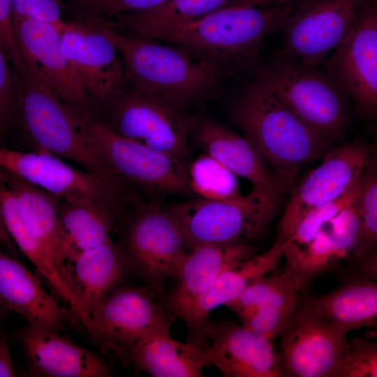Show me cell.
Segmentation results:
<instances>
[{
    "mask_svg": "<svg viewBox=\"0 0 377 377\" xmlns=\"http://www.w3.org/2000/svg\"><path fill=\"white\" fill-rule=\"evenodd\" d=\"M228 114L256 147L284 188H292L300 168L323 156L330 140L302 121L259 79L238 87Z\"/></svg>",
    "mask_w": 377,
    "mask_h": 377,
    "instance_id": "6da1fadb",
    "label": "cell"
},
{
    "mask_svg": "<svg viewBox=\"0 0 377 377\" xmlns=\"http://www.w3.org/2000/svg\"><path fill=\"white\" fill-rule=\"evenodd\" d=\"M293 6L221 8L165 27L149 39L169 42L231 73L244 71L260 57L266 39L280 30Z\"/></svg>",
    "mask_w": 377,
    "mask_h": 377,
    "instance_id": "7a4b0ae2",
    "label": "cell"
},
{
    "mask_svg": "<svg viewBox=\"0 0 377 377\" xmlns=\"http://www.w3.org/2000/svg\"><path fill=\"white\" fill-rule=\"evenodd\" d=\"M105 25L123 58L126 84L182 108L212 95L232 73L177 47L125 36Z\"/></svg>",
    "mask_w": 377,
    "mask_h": 377,
    "instance_id": "3957f363",
    "label": "cell"
},
{
    "mask_svg": "<svg viewBox=\"0 0 377 377\" xmlns=\"http://www.w3.org/2000/svg\"><path fill=\"white\" fill-rule=\"evenodd\" d=\"M244 71L267 84L302 121L329 140L346 128L348 99L320 67L278 50L267 60L259 57Z\"/></svg>",
    "mask_w": 377,
    "mask_h": 377,
    "instance_id": "277c9868",
    "label": "cell"
},
{
    "mask_svg": "<svg viewBox=\"0 0 377 377\" xmlns=\"http://www.w3.org/2000/svg\"><path fill=\"white\" fill-rule=\"evenodd\" d=\"M278 202L253 188L234 199L199 198L165 208L179 229L188 251L204 244L246 242L260 236L274 219Z\"/></svg>",
    "mask_w": 377,
    "mask_h": 377,
    "instance_id": "5b68a950",
    "label": "cell"
},
{
    "mask_svg": "<svg viewBox=\"0 0 377 377\" xmlns=\"http://www.w3.org/2000/svg\"><path fill=\"white\" fill-rule=\"evenodd\" d=\"M0 165L59 199L109 208L124 216L143 201L121 179L75 168L45 151L1 147Z\"/></svg>",
    "mask_w": 377,
    "mask_h": 377,
    "instance_id": "8992f818",
    "label": "cell"
},
{
    "mask_svg": "<svg viewBox=\"0 0 377 377\" xmlns=\"http://www.w3.org/2000/svg\"><path fill=\"white\" fill-rule=\"evenodd\" d=\"M88 141L99 157L124 183L156 198L194 195L188 166L168 154L117 135L96 114L84 112Z\"/></svg>",
    "mask_w": 377,
    "mask_h": 377,
    "instance_id": "52a82bcc",
    "label": "cell"
},
{
    "mask_svg": "<svg viewBox=\"0 0 377 377\" xmlns=\"http://www.w3.org/2000/svg\"><path fill=\"white\" fill-rule=\"evenodd\" d=\"M115 232L130 272L139 276L162 302L167 281L175 278L188 252L165 208L154 200L142 201L126 214Z\"/></svg>",
    "mask_w": 377,
    "mask_h": 377,
    "instance_id": "ba28073f",
    "label": "cell"
},
{
    "mask_svg": "<svg viewBox=\"0 0 377 377\" xmlns=\"http://www.w3.org/2000/svg\"><path fill=\"white\" fill-rule=\"evenodd\" d=\"M21 78L24 101L20 124L37 151L118 178L88 141L82 121L85 111L66 103L45 84L27 75Z\"/></svg>",
    "mask_w": 377,
    "mask_h": 377,
    "instance_id": "9c48e42d",
    "label": "cell"
},
{
    "mask_svg": "<svg viewBox=\"0 0 377 377\" xmlns=\"http://www.w3.org/2000/svg\"><path fill=\"white\" fill-rule=\"evenodd\" d=\"M117 135L191 164L189 138L195 117L186 109L128 85L103 110Z\"/></svg>",
    "mask_w": 377,
    "mask_h": 377,
    "instance_id": "30bf717a",
    "label": "cell"
},
{
    "mask_svg": "<svg viewBox=\"0 0 377 377\" xmlns=\"http://www.w3.org/2000/svg\"><path fill=\"white\" fill-rule=\"evenodd\" d=\"M176 317L146 286L126 281L90 314V339L102 353L122 360V347L170 335Z\"/></svg>",
    "mask_w": 377,
    "mask_h": 377,
    "instance_id": "8fae6325",
    "label": "cell"
},
{
    "mask_svg": "<svg viewBox=\"0 0 377 377\" xmlns=\"http://www.w3.org/2000/svg\"><path fill=\"white\" fill-rule=\"evenodd\" d=\"M367 0H305L293 6L280 31L279 51L320 67L348 36Z\"/></svg>",
    "mask_w": 377,
    "mask_h": 377,
    "instance_id": "7c38bea8",
    "label": "cell"
},
{
    "mask_svg": "<svg viewBox=\"0 0 377 377\" xmlns=\"http://www.w3.org/2000/svg\"><path fill=\"white\" fill-rule=\"evenodd\" d=\"M62 51L80 83L97 108L103 110L127 86L119 50L100 21L58 24Z\"/></svg>",
    "mask_w": 377,
    "mask_h": 377,
    "instance_id": "4fadbf2b",
    "label": "cell"
},
{
    "mask_svg": "<svg viewBox=\"0 0 377 377\" xmlns=\"http://www.w3.org/2000/svg\"><path fill=\"white\" fill-rule=\"evenodd\" d=\"M348 332L300 301L279 335L283 376L334 377L348 346Z\"/></svg>",
    "mask_w": 377,
    "mask_h": 377,
    "instance_id": "5bb4252c",
    "label": "cell"
},
{
    "mask_svg": "<svg viewBox=\"0 0 377 377\" xmlns=\"http://www.w3.org/2000/svg\"><path fill=\"white\" fill-rule=\"evenodd\" d=\"M320 68L362 115L377 118V0H367L348 36Z\"/></svg>",
    "mask_w": 377,
    "mask_h": 377,
    "instance_id": "9a60e30c",
    "label": "cell"
},
{
    "mask_svg": "<svg viewBox=\"0 0 377 377\" xmlns=\"http://www.w3.org/2000/svg\"><path fill=\"white\" fill-rule=\"evenodd\" d=\"M372 152L367 145L360 142L327 151L321 163L293 188L276 240L286 242L311 210L343 194L363 174Z\"/></svg>",
    "mask_w": 377,
    "mask_h": 377,
    "instance_id": "2e32d148",
    "label": "cell"
},
{
    "mask_svg": "<svg viewBox=\"0 0 377 377\" xmlns=\"http://www.w3.org/2000/svg\"><path fill=\"white\" fill-rule=\"evenodd\" d=\"M58 24L15 15L16 43L24 70L20 75L45 84L66 103L95 114L97 106L62 51Z\"/></svg>",
    "mask_w": 377,
    "mask_h": 377,
    "instance_id": "e0dca14e",
    "label": "cell"
},
{
    "mask_svg": "<svg viewBox=\"0 0 377 377\" xmlns=\"http://www.w3.org/2000/svg\"><path fill=\"white\" fill-rule=\"evenodd\" d=\"M207 364L226 377H282L279 355L269 338L233 321L209 320Z\"/></svg>",
    "mask_w": 377,
    "mask_h": 377,
    "instance_id": "ac0fdd59",
    "label": "cell"
},
{
    "mask_svg": "<svg viewBox=\"0 0 377 377\" xmlns=\"http://www.w3.org/2000/svg\"><path fill=\"white\" fill-rule=\"evenodd\" d=\"M27 374L34 377H106L112 370L103 356L71 337L29 325L17 333Z\"/></svg>",
    "mask_w": 377,
    "mask_h": 377,
    "instance_id": "d6986e66",
    "label": "cell"
},
{
    "mask_svg": "<svg viewBox=\"0 0 377 377\" xmlns=\"http://www.w3.org/2000/svg\"><path fill=\"white\" fill-rule=\"evenodd\" d=\"M191 136L205 153L212 156L235 175L277 200L284 186L263 156L244 135L210 117L195 118Z\"/></svg>",
    "mask_w": 377,
    "mask_h": 377,
    "instance_id": "ffe728a7",
    "label": "cell"
},
{
    "mask_svg": "<svg viewBox=\"0 0 377 377\" xmlns=\"http://www.w3.org/2000/svg\"><path fill=\"white\" fill-rule=\"evenodd\" d=\"M0 304L1 308L22 316L29 325L57 332L77 318L50 295L38 278L18 260L0 252Z\"/></svg>",
    "mask_w": 377,
    "mask_h": 377,
    "instance_id": "44dd1931",
    "label": "cell"
},
{
    "mask_svg": "<svg viewBox=\"0 0 377 377\" xmlns=\"http://www.w3.org/2000/svg\"><path fill=\"white\" fill-rule=\"evenodd\" d=\"M255 256L246 242L204 244L188 251L175 278V286L162 302L180 318L191 304L226 270Z\"/></svg>",
    "mask_w": 377,
    "mask_h": 377,
    "instance_id": "7402d4cb",
    "label": "cell"
},
{
    "mask_svg": "<svg viewBox=\"0 0 377 377\" xmlns=\"http://www.w3.org/2000/svg\"><path fill=\"white\" fill-rule=\"evenodd\" d=\"M286 246L285 242L276 240L263 253L255 255L223 272L181 316L188 330V341L205 343V329L211 311L233 302L252 283L274 270L283 257Z\"/></svg>",
    "mask_w": 377,
    "mask_h": 377,
    "instance_id": "603a6c76",
    "label": "cell"
},
{
    "mask_svg": "<svg viewBox=\"0 0 377 377\" xmlns=\"http://www.w3.org/2000/svg\"><path fill=\"white\" fill-rule=\"evenodd\" d=\"M128 272L124 255L112 238L66 264V279L90 325L89 336L90 314L126 280Z\"/></svg>",
    "mask_w": 377,
    "mask_h": 377,
    "instance_id": "cb8c5ba5",
    "label": "cell"
},
{
    "mask_svg": "<svg viewBox=\"0 0 377 377\" xmlns=\"http://www.w3.org/2000/svg\"><path fill=\"white\" fill-rule=\"evenodd\" d=\"M358 200L325 223L294 262L285 268L302 288L341 261L351 260L360 235Z\"/></svg>",
    "mask_w": 377,
    "mask_h": 377,
    "instance_id": "d4e9b609",
    "label": "cell"
},
{
    "mask_svg": "<svg viewBox=\"0 0 377 377\" xmlns=\"http://www.w3.org/2000/svg\"><path fill=\"white\" fill-rule=\"evenodd\" d=\"M207 344L181 342L170 335L122 347L121 364L154 377H200L207 366Z\"/></svg>",
    "mask_w": 377,
    "mask_h": 377,
    "instance_id": "484cf974",
    "label": "cell"
},
{
    "mask_svg": "<svg viewBox=\"0 0 377 377\" xmlns=\"http://www.w3.org/2000/svg\"><path fill=\"white\" fill-rule=\"evenodd\" d=\"M0 177L15 196L28 231L50 253L67 281L59 198L12 172L1 169Z\"/></svg>",
    "mask_w": 377,
    "mask_h": 377,
    "instance_id": "4316f807",
    "label": "cell"
},
{
    "mask_svg": "<svg viewBox=\"0 0 377 377\" xmlns=\"http://www.w3.org/2000/svg\"><path fill=\"white\" fill-rule=\"evenodd\" d=\"M301 301L347 331L377 330V281L363 274L355 272L332 291L301 297Z\"/></svg>",
    "mask_w": 377,
    "mask_h": 377,
    "instance_id": "83f0119b",
    "label": "cell"
},
{
    "mask_svg": "<svg viewBox=\"0 0 377 377\" xmlns=\"http://www.w3.org/2000/svg\"><path fill=\"white\" fill-rule=\"evenodd\" d=\"M0 214L21 253L36 267L37 271L53 288L57 296L68 304L84 327L89 321L74 293L47 250L28 231L15 196L7 185L0 183Z\"/></svg>",
    "mask_w": 377,
    "mask_h": 377,
    "instance_id": "f1b7e54d",
    "label": "cell"
},
{
    "mask_svg": "<svg viewBox=\"0 0 377 377\" xmlns=\"http://www.w3.org/2000/svg\"><path fill=\"white\" fill-rule=\"evenodd\" d=\"M59 215L65 235L66 264L83 251L110 239L111 232L116 231L124 219L109 208L59 198Z\"/></svg>",
    "mask_w": 377,
    "mask_h": 377,
    "instance_id": "f546056e",
    "label": "cell"
},
{
    "mask_svg": "<svg viewBox=\"0 0 377 377\" xmlns=\"http://www.w3.org/2000/svg\"><path fill=\"white\" fill-rule=\"evenodd\" d=\"M302 289L291 273L286 269L273 270L252 283L238 298L226 306L239 318L253 312L291 317L300 303Z\"/></svg>",
    "mask_w": 377,
    "mask_h": 377,
    "instance_id": "4dcf8cb0",
    "label": "cell"
},
{
    "mask_svg": "<svg viewBox=\"0 0 377 377\" xmlns=\"http://www.w3.org/2000/svg\"><path fill=\"white\" fill-rule=\"evenodd\" d=\"M231 0H167L147 10L118 15L112 28L123 27L135 36L149 39L161 29L178 22L191 20L223 8Z\"/></svg>",
    "mask_w": 377,
    "mask_h": 377,
    "instance_id": "1f68e13d",
    "label": "cell"
},
{
    "mask_svg": "<svg viewBox=\"0 0 377 377\" xmlns=\"http://www.w3.org/2000/svg\"><path fill=\"white\" fill-rule=\"evenodd\" d=\"M364 179L365 170L343 194L313 209L303 217L293 235L286 242L287 247L283 253L286 267L294 262L325 223L359 200Z\"/></svg>",
    "mask_w": 377,
    "mask_h": 377,
    "instance_id": "d6a6232c",
    "label": "cell"
},
{
    "mask_svg": "<svg viewBox=\"0 0 377 377\" xmlns=\"http://www.w3.org/2000/svg\"><path fill=\"white\" fill-rule=\"evenodd\" d=\"M194 194L209 200H230L241 195L236 176L221 163L205 153L188 166Z\"/></svg>",
    "mask_w": 377,
    "mask_h": 377,
    "instance_id": "836d02e7",
    "label": "cell"
},
{
    "mask_svg": "<svg viewBox=\"0 0 377 377\" xmlns=\"http://www.w3.org/2000/svg\"><path fill=\"white\" fill-rule=\"evenodd\" d=\"M358 212L360 235L351 258L353 263L377 250V151L372 152L365 170Z\"/></svg>",
    "mask_w": 377,
    "mask_h": 377,
    "instance_id": "e575fe53",
    "label": "cell"
},
{
    "mask_svg": "<svg viewBox=\"0 0 377 377\" xmlns=\"http://www.w3.org/2000/svg\"><path fill=\"white\" fill-rule=\"evenodd\" d=\"M24 101L23 83L18 71L0 50V140L5 142L20 124Z\"/></svg>",
    "mask_w": 377,
    "mask_h": 377,
    "instance_id": "d590c367",
    "label": "cell"
},
{
    "mask_svg": "<svg viewBox=\"0 0 377 377\" xmlns=\"http://www.w3.org/2000/svg\"><path fill=\"white\" fill-rule=\"evenodd\" d=\"M334 377H377V338L348 340Z\"/></svg>",
    "mask_w": 377,
    "mask_h": 377,
    "instance_id": "8d00e7d4",
    "label": "cell"
},
{
    "mask_svg": "<svg viewBox=\"0 0 377 377\" xmlns=\"http://www.w3.org/2000/svg\"><path fill=\"white\" fill-rule=\"evenodd\" d=\"M167 0H91L76 12L83 19L107 21L118 15L154 8Z\"/></svg>",
    "mask_w": 377,
    "mask_h": 377,
    "instance_id": "74e56055",
    "label": "cell"
},
{
    "mask_svg": "<svg viewBox=\"0 0 377 377\" xmlns=\"http://www.w3.org/2000/svg\"><path fill=\"white\" fill-rule=\"evenodd\" d=\"M0 50L3 52L20 75L23 74L24 66L16 43L15 13L12 0H0Z\"/></svg>",
    "mask_w": 377,
    "mask_h": 377,
    "instance_id": "f35d334b",
    "label": "cell"
},
{
    "mask_svg": "<svg viewBox=\"0 0 377 377\" xmlns=\"http://www.w3.org/2000/svg\"><path fill=\"white\" fill-rule=\"evenodd\" d=\"M15 15L58 24L61 18L62 0H12Z\"/></svg>",
    "mask_w": 377,
    "mask_h": 377,
    "instance_id": "ab89813d",
    "label": "cell"
},
{
    "mask_svg": "<svg viewBox=\"0 0 377 377\" xmlns=\"http://www.w3.org/2000/svg\"><path fill=\"white\" fill-rule=\"evenodd\" d=\"M0 376H16V372L13 364L8 338L2 334L0 339Z\"/></svg>",
    "mask_w": 377,
    "mask_h": 377,
    "instance_id": "60d3db41",
    "label": "cell"
},
{
    "mask_svg": "<svg viewBox=\"0 0 377 377\" xmlns=\"http://www.w3.org/2000/svg\"><path fill=\"white\" fill-rule=\"evenodd\" d=\"M353 269L355 273L363 274L377 281V250L354 262Z\"/></svg>",
    "mask_w": 377,
    "mask_h": 377,
    "instance_id": "b9f144b4",
    "label": "cell"
},
{
    "mask_svg": "<svg viewBox=\"0 0 377 377\" xmlns=\"http://www.w3.org/2000/svg\"><path fill=\"white\" fill-rule=\"evenodd\" d=\"M296 0H231L223 8L226 7H268L282 6L290 4Z\"/></svg>",
    "mask_w": 377,
    "mask_h": 377,
    "instance_id": "7bdbcfd3",
    "label": "cell"
},
{
    "mask_svg": "<svg viewBox=\"0 0 377 377\" xmlns=\"http://www.w3.org/2000/svg\"><path fill=\"white\" fill-rule=\"evenodd\" d=\"M0 237L1 245L7 251V254L8 256L17 259L16 257L18 256L19 251H21L3 220L0 218Z\"/></svg>",
    "mask_w": 377,
    "mask_h": 377,
    "instance_id": "ee69618b",
    "label": "cell"
},
{
    "mask_svg": "<svg viewBox=\"0 0 377 377\" xmlns=\"http://www.w3.org/2000/svg\"><path fill=\"white\" fill-rule=\"evenodd\" d=\"M91 0H71L75 12L84 6Z\"/></svg>",
    "mask_w": 377,
    "mask_h": 377,
    "instance_id": "f6af8a7d",
    "label": "cell"
}]
</instances>
